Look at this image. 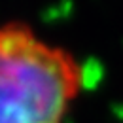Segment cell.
<instances>
[{
    "label": "cell",
    "mask_w": 123,
    "mask_h": 123,
    "mask_svg": "<svg viewBox=\"0 0 123 123\" xmlns=\"http://www.w3.org/2000/svg\"><path fill=\"white\" fill-rule=\"evenodd\" d=\"M85 70L25 23L0 25V123H64Z\"/></svg>",
    "instance_id": "cell-1"
}]
</instances>
